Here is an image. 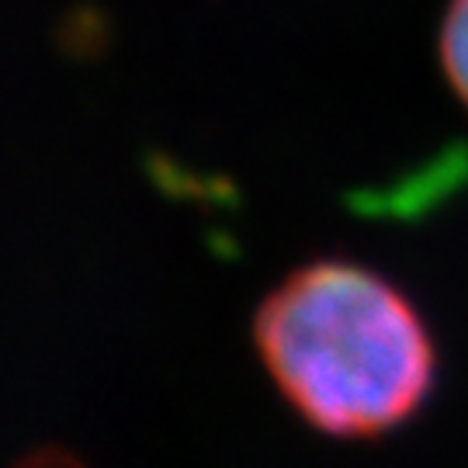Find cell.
Here are the masks:
<instances>
[{"label":"cell","instance_id":"obj_3","mask_svg":"<svg viewBox=\"0 0 468 468\" xmlns=\"http://www.w3.org/2000/svg\"><path fill=\"white\" fill-rule=\"evenodd\" d=\"M17 468H84L73 454L56 452V448H46V452H32L28 458H21Z\"/></svg>","mask_w":468,"mask_h":468},{"label":"cell","instance_id":"obj_1","mask_svg":"<svg viewBox=\"0 0 468 468\" xmlns=\"http://www.w3.org/2000/svg\"><path fill=\"white\" fill-rule=\"evenodd\" d=\"M257 347L284 399L334 437H378L431 399L434 336L382 274L319 261L257 309Z\"/></svg>","mask_w":468,"mask_h":468},{"label":"cell","instance_id":"obj_2","mask_svg":"<svg viewBox=\"0 0 468 468\" xmlns=\"http://www.w3.org/2000/svg\"><path fill=\"white\" fill-rule=\"evenodd\" d=\"M441 63L454 94L468 104V0H452L441 28Z\"/></svg>","mask_w":468,"mask_h":468}]
</instances>
